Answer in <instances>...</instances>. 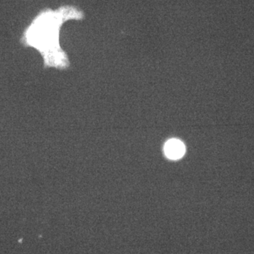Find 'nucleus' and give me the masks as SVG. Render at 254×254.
Returning <instances> with one entry per match:
<instances>
[{"mask_svg":"<svg viewBox=\"0 0 254 254\" xmlns=\"http://www.w3.org/2000/svg\"><path fill=\"white\" fill-rule=\"evenodd\" d=\"M64 11L40 15L25 33V44L40 52L46 68L64 69L69 66L67 55L60 44V27L67 15Z\"/></svg>","mask_w":254,"mask_h":254,"instance_id":"1","label":"nucleus"},{"mask_svg":"<svg viewBox=\"0 0 254 254\" xmlns=\"http://www.w3.org/2000/svg\"><path fill=\"white\" fill-rule=\"evenodd\" d=\"M165 153L168 158L177 160L181 158L185 153V146L180 140L171 139L165 143Z\"/></svg>","mask_w":254,"mask_h":254,"instance_id":"2","label":"nucleus"}]
</instances>
